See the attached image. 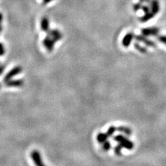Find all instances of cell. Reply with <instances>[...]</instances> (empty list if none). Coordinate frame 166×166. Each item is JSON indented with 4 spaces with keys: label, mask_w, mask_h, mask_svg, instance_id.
<instances>
[{
    "label": "cell",
    "mask_w": 166,
    "mask_h": 166,
    "mask_svg": "<svg viewBox=\"0 0 166 166\" xmlns=\"http://www.w3.org/2000/svg\"><path fill=\"white\" fill-rule=\"evenodd\" d=\"M141 9L143 10V11L145 13H147L149 12V7H148L147 6H142V8Z\"/></svg>",
    "instance_id": "22"
},
{
    "label": "cell",
    "mask_w": 166,
    "mask_h": 166,
    "mask_svg": "<svg viewBox=\"0 0 166 166\" xmlns=\"http://www.w3.org/2000/svg\"><path fill=\"white\" fill-rule=\"evenodd\" d=\"M140 2L143 3V2H145V0H140Z\"/></svg>",
    "instance_id": "27"
},
{
    "label": "cell",
    "mask_w": 166,
    "mask_h": 166,
    "mask_svg": "<svg viewBox=\"0 0 166 166\" xmlns=\"http://www.w3.org/2000/svg\"><path fill=\"white\" fill-rule=\"evenodd\" d=\"M142 6H143L141 2L137 3V4H134V6H133V9H134V11H135V12H137V11H139V10H140L142 8Z\"/></svg>",
    "instance_id": "19"
},
{
    "label": "cell",
    "mask_w": 166,
    "mask_h": 166,
    "mask_svg": "<svg viewBox=\"0 0 166 166\" xmlns=\"http://www.w3.org/2000/svg\"><path fill=\"white\" fill-rule=\"evenodd\" d=\"M159 33V29L157 27L145 28L141 30V33L145 36H155Z\"/></svg>",
    "instance_id": "6"
},
{
    "label": "cell",
    "mask_w": 166,
    "mask_h": 166,
    "mask_svg": "<svg viewBox=\"0 0 166 166\" xmlns=\"http://www.w3.org/2000/svg\"><path fill=\"white\" fill-rule=\"evenodd\" d=\"M123 147H122L120 145H116L115 147L114 148V152L117 156H121L122 154V150Z\"/></svg>",
    "instance_id": "17"
},
{
    "label": "cell",
    "mask_w": 166,
    "mask_h": 166,
    "mask_svg": "<svg viewBox=\"0 0 166 166\" xmlns=\"http://www.w3.org/2000/svg\"><path fill=\"white\" fill-rule=\"evenodd\" d=\"M52 0H43V4H47L48 3L51 2Z\"/></svg>",
    "instance_id": "24"
},
{
    "label": "cell",
    "mask_w": 166,
    "mask_h": 166,
    "mask_svg": "<svg viewBox=\"0 0 166 166\" xmlns=\"http://www.w3.org/2000/svg\"><path fill=\"white\" fill-rule=\"evenodd\" d=\"M5 68H6V66L4 64H0V76L3 74Z\"/></svg>",
    "instance_id": "23"
},
{
    "label": "cell",
    "mask_w": 166,
    "mask_h": 166,
    "mask_svg": "<svg viewBox=\"0 0 166 166\" xmlns=\"http://www.w3.org/2000/svg\"><path fill=\"white\" fill-rule=\"evenodd\" d=\"M55 43H56V41L49 35L46 36L43 40V45L49 52H52L53 51V50L54 49Z\"/></svg>",
    "instance_id": "4"
},
{
    "label": "cell",
    "mask_w": 166,
    "mask_h": 166,
    "mask_svg": "<svg viewBox=\"0 0 166 166\" xmlns=\"http://www.w3.org/2000/svg\"><path fill=\"white\" fill-rule=\"evenodd\" d=\"M2 21H3V15L2 13H0V24H1Z\"/></svg>",
    "instance_id": "25"
},
{
    "label": "cell",
    "mask_w": 166,
    "mask_h": 166,
    "mask_svg": "<svg viewBox=\"0 0 166 166\" xmlns=\"http://www.w3.org/2000/svg\"><path fill=\"white\" fill-rule=\"evenodd\" d=\"M116 131L122 133V134H125L126 136H131L132 133V129L129 128V127H125V126H120V127H116Z\"/></svg>",
    "instance_id": "12"
},
{
    "label": "cell",
    "mask_w": 166,
    "mask_h": 166,
    "mask_svg": "<svg viewBox=\"0 0 166 166\" xmlns=\"http://www.w3.org/2000/svg\"><path fill=\"white\" fill-rule=\"evenodd\" d=\"M111 147H112V145H111L110 142L108 141H104V143H102V145H101V148H102L104 152H108L111 149Z\"/></svg>",
    "instance_id": "15"
},
{
    "label": "cell",
    "mask_w": 166,
    "mask_h": 166,
    "mask_svg": "<svg viewBox=\"0 0 166 166\" xmlns=\"http://www.w3.org/2000/svg\"><path fill=\"white\" fill-rule=\"evenodd\" d=\"M134 47H135V49L137 50V51H139V52L141 53H143V54H144V53H146L147 52V49H146L145 47H144V46H142L141 45H140L139 44H138V43H134Z\"/></svg>",
    "instance_id": "16"
},
{
    "label": "cell",
    "mask_w": 166,
    "mask_h": 166,
    "mask_svg": "<svg viewBox=\"0 0 166 166\" xmlns=\"http://www.w3.org/2000/svg\"><path fill=\"white\" fill-rule=\"evenodd\" d=\"M1 84H0V89H1Z\"/></svg>",
    "instance_id": "28"
},
{
    "label": "cell",
    "mask_w": 166,
    "mask_h": 166,
    "mask_svg": "<svg viewBox=\"0 0 166 166\" xmlns=\"http://www.w3.org/2000/svg\"><path fill=\"white\" fill-rule=\"evenodd\" d=\"M159 10H160V6H159V1L158 0H152V1H151V11L156 15L159 12Z\"/></svg>",
    "instance_id": "11"
},
{
    "label": "cell",
    "mask_w": 166,
    "mask_h": 166,
    "mask_svg": "<svg viewBox=\"0 0 166 166\" xmlns=\"http://www.w3.org/2000/svg\"><path fill=\"white\" fill-rule=\"evenodd\" d=\"M116 131V127H114V126H111V127H109V129H107V132L106 133H107L108 137H112L113 134L115 133Z\"/></svg>",
    "instance_id": "18"
},
{
    "label": "cell",
    "mask_w": 166,
    "mask_h": 166,
    "mask_svg": "<svg viewBox=\"0 0 166 166\" xmlns=\"http://www.w3.org/2000/svg\"><path fill=\"white\" fill-rule=\"evenodd\" d=\"M41 29L43 31L47 33L49 31V20L46 17H44L41 20Z\"/></svg>",
    "instance_id": "10"
},
{
    "label": "cell",
    "mask_w": 166,
    "mask_h": 166,
    "mask_svg": "<svg viewBox=\"0 0 166 166\" xmlns=\"http://www.w3.org/2000/svg\"><path fill=\"white\" fill-rule=\"evenodd\" d=\"M24 84L22 80H10L5 82V85L8 87H19Z\"/></svg>",
    "instance_id": "8"
},
{
    "label": "cell",
    "mask_w": 166,
    "mask_h": 166,
    "mask_svg": "<svg viewBox=\"0 0 166 166\" xmlns=\"http://www.w3.org/2000/svg\"><path fill=\"white\" fill-rule=\"evenodd\" d=\"M108 138H109V137H108L107 133L106 132L105 133L100 132L97 135L96 139H97V141L99 143L102 144V143L104 142V141H107Z\"/></svg>",
    "instance_id": "13"
},
{
    "label": "cell",
    "mask_w": 166,
    "mask_h": 166,
    "mask_svg": "<svg viewBox=\"0 0 166 166\" xmlns=\"http://www.w3.org/2000/svg\"><path fill=\"white\" fill-rule=\"evenodd\" d=\"M134 37H135V39H137V41L144 43L145 45L150 46V47H156V46H157V44H156L154 42L150 40V39H148L145 35H135Z\"/></svg>",
    "instance_id": "5"
},
{
    "label": "cell",
    "mask_w": 166,
    "mask_h": 166,
    "mask_svg": "<svg viewBox=\"0 0 166 166\" xmlns=\"http://www.w3.org/2000/svg\"><path fill=\"white\" fill-rule=\"evenodd\" d=\"M31 157L35 166H46L43 163L40 153L37 150H33L31 153Z\"/></svg>",
    "instance_id": "2"
},
{
    "label": "cell",
    "mask_w": 166,
    "mask_h": 166,
    "mask_svg": "<svg viewBox=\"0 0 166 166\" xmlns=\"http://www.w3.org/2000/svg\"><path fill=\"white\" fill-rule=\"evenodd\" d=\"M21 71H22V68H21L20 66H15L13 69H11V70L6 75V76H5L4 78V82H7V81L10 80H11L14 76L20 74Z\"/></svg>",
    "instance_id": "3"
},
{
    "label": "cell",
    "mask_w": 166,
    "mask_h": 166,
    "mask_svg": "<svg viewBox=\"0 0 166 166\" xmlns=\"http://www.w3.org/2000/svg\"><path fill=\"white\" fill-rule=\"evenodd\" d=\"M47 35L50 36L54 39L55 41L58 42L60 39H62V33L60 32L57 29H54V30H49L47 32Z\"/></svg>",
    "instance_id": "7"
},
{
    "label": "cell",
    "mask_w": 166,
    "mask_h": 166,
    "mask_svg": "<svg viewBox=\"0 0 166 166\" xmlns=\"http://www.w3.org/2000/svg\"><path fill=\"white\" fill-rule=\"evenodd\" d=\"M114 140L118 142L119 145H120L124 148L128 149V150H132L134 147V143L129 140L127 137H125L123 135H116V137H114Z\"/></svg>",
    "instance_id": "1"
},
{
    "label": "cell",
    "mask_w": 166,
    "mask_h": 166,
    "mask_svg": "<svg viewBox=\"0 0 166 166\" xmlns=\"http://www.w3.org/2000/svg\"><path fill=\"white\" fill-rule=\"evenodd\" d=\"M1 31H2V26L0 24V33H1Z\"/></svg>",
    "instance_id": "26"
},
{
    "label": "cell",
    "mask_w": 166,
    "mask_h": 166,
    "mask_svg": "<svg viewBox=\"0 0 166 166\" xmlns=\"http://www.w3.org/2000/svg\"><path fill=\"white\" fill-rule=\"evenodd\" d=\"M134 33L132 32H129L128 33L125 35V37H123L122 40V44L124 47H128V46L130 45L131 42H132V39H134Z\"/></svg>",
    "instance_id": "9"
},
{
    "label": "cell",
    "mask_w": 166,
    "mask_h": 166,
    "mask_svg": "<svg viewBox=\"0 0 166 166\" xmlns=\"http://www.w3.org/2000/svg\"><path fill=\"white\" fill-rule=\"evenodd\" d=\"M158 40L160 41L161 42H162L163 44L166 45V36L165 35L159 36V37H158Z\"/></svg>",
    "instance_id": "20"
},
{
    "label": "cell",
    "mask_w": 166,
    "mask_h": 166,
    "mask_svg": "<svg viewBox=\"0 0 166 166\" xmlns=\"http://www.w3.org/2000/svg\"><path fill=\"white\" fill-rule=\"evenodd\" d=\"M154 15H154L152 11H149V12L145 13L143 16L141 17L140 18V21H141V22H143V23L146 22V21H149V19H152Z\"/></svg>",
    "instance_id": "14"
},
{
    "label": "cell",
    "mask_w": 166,
    "mask_h": 166,
    "mask_svg": "<svg viewBox=\"0 0 166 166\" xmlns=\"http://www.w3.org/2000/svg\"></svg>",
    "instance_id": "29"
},
{
    "label": "cell",
    "mask_w": 166,
    "mask_h": 166,
    "mask_svg": "<svg viewBox=\"0 0 166 166\" xmlns=\"http://www.w3.org/2000/svg\"><path fill=\"white\" fill-rule=\"evenodd\" d=\"M4 54H5L4 46L2 44V43H0V56H3Z\"/></svg>",
    "instance_id": "21"
}]
</instances>
